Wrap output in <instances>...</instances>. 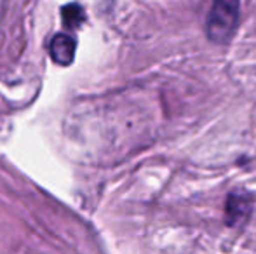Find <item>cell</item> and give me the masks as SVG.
<instances>
[{
    "label": "cell",
    "instance_id": "1",
    "mask_svg": "<svg viewBox=\"0 0 256 254\" xmlns=\"http://www.w3.org/2000/svg\"><path fill=\"white\" fill-rule=\"evenodd\" d=\"M239 0H212L206 24L211 40L225 44L232 38L239 21Z\"/></svg>",
    "mask_w": 256,
    "mask_h": 254
},
{
    "label": "cell",
    "instance_id": "2",
    "mask_svg": "<svg viewBox=\"0 0 256 254\" xmlns=\"http://www.w3.org/2000/svg\"><path fill=\"white\" fill-rule=\"evenodd\" d=\"M75 38H72L66 33H58L52 37L51 44H49V54H51L52 61L61 64V66H68L74 63L75 58Z\"/></svg>",
    "mask_w": 256,
    "mask_h": 254
},
{
    "label": "cell",
    "instance_id": "3",
    "mask_svg": "<svg viewBox=\"0 0 256 254\" xmlns=\"http://www.w3.org/2000/svg\"><path fill=\"white\" fill-rule=\"evenodd\" d=\"M63 21L64 24H66L68 28H72V30H75V28H78L82 23H84L86 19V12L84 9H82L78 3H68V5L63 7Z\"/></svg>",
    "mask_w": 256,
    "mask_h": 254
},
{
    "label": "cell",
    "instance_id": "4",
    "mask_svg": "<svg viewBox=\"0 0 256 254\" xmlns=\"http://www.w3.org/2000/svg\"><path fill=\"white\" fill-rule=\"evenodd\" d=\"M228 214L232 216V221L239 220V218H244L248 211V199H239L237 195H230L228 199V207H226Z\"/></svg>",
    "mask_w": 256,
    "mask_h": 254
}]
</instances>
